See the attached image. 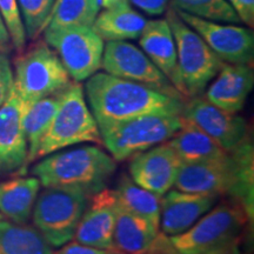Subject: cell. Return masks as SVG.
Instances as JSON below:
<instances>
[{"label": "cell", "mask_w": 254, "mask_h": 254, "mask_svg": "<svg viewBox=\"0 0 254 254\" xmlns=\"http://www.w3.org/2000/svg\"><path fill=\"white\" fill-rule=\"evenodd\" d=\"M117 201L120 207L131 213L146 219L154 226L159 227L160 222L161 196L142 189L131 179V177L124 176L114 190Z\"/></svg>", "instance_id": "d4e9b609"}, {"label": "cell", "mask_w": 254, "mask_h": 254, "mask_svg": "<svg viewBox=\"0 0 254 254\" xmlns=\"http://www.w3.org/2000/svg\"><path fill=\"white\" fill-rule=\"evenodd\" d=\"M45 40L75 81L86 80L101 67L104 40L92 27L45 28Z\"/></svg>", "instance_id": "30bf717a"}, {"label": "cell", "mask_w": 254, "mask_h": 254, "mask_svg": "<svg viewBox=\"0 0 254 254\" xmlns=\"http://www.w3.org/2000/svg\"><path fill=\"white\" fill-rule=\"evenodd\" d=\"M166 20L176 41L178 68L184 94L190 98L199 97L225 63L194 30L184 23L176 9H168Z\"/></svg>", "instance_id": "5b68a950"}, {"label": "cell", "mask_w": 254, "mask_h": 254, "mask_svg": "<svg viewBox=\"0 0 254 254\" xmlns=\"http://www.w3.org/2000/svg\"><path fill=\"white\" fill-rule=\"evenodd\" d=\"M247 219L239 202H224L209 209L190 230L168 239L179 254H232Z\"/></svg>", "instance_id": "277c9868"}, {"label": "cell", "mask_w": 254, "mask_h": 254, "mask_svg": "<svg viewBox=\"0 0 254 254\" xmlns=\"http://www.w3.org/2000/svg\"><path fill=\"white\" fill-rule=\"evenodd\" d=\"M1 219H2V215H1V213H0V220H1Z\"/></svg>", "instance_id": "ab89813d"}, {"label": "cell", "mask_w": 254, "mask_h": 254, "mask_svg": "<svg viewBox=\"0 0 254 254\" xmlns=\"http://www.w3.org/2000/svg\"><path fill=\"white\" fill-rule=\"evenodd\" d=\"M182 116L211 136L228 153L251 140L245 119L236 113L220 110L204 98H192L189 103L184 104Z\"/></svg>", "instance_id": "7c38bea8"}, {"label": "cell", "mask_w": 254, "mask_h": 254, "mask_svg": "<svg viewBox=\"0 0 254 254\" xmlns=\"http://www.w3.org/2000/svg\"><path fill=\"white\" fill-rule=\"evenodd\" d=\"M13 78L14 88L26 103L62 93L72 84L58 55L45 44L19 57Z\"/></svg>", "instance_id": "9c48e42d"}, {"label": "cell", "mask_w": 254, "mask_h": 254, "mask_svg": "<svg viewBox=\"0 0 254 254\" xmlns=\"http://www.w3.org/2000/svg\"><path fill=\"white\" fill-rule=\"evenodd\" d=\"M100 4L105 8L127 7L129 6V0H100Z\"/></svg>", "instance_id": "8d00e7d4"}, {"label": "cell", "mask_w": 254, "mask_h": 254, "mask_svg": "<svg viewBox=\"0 0 254 254\" xmlns=\"http://www.w3.org/2000/svg\"><path fill=\"white\" fill-rule=\"evenodd\" d=\"M146 19L140 13L127 7L106 8L95 18L92 28L103 40L118 41L136 39L144 30Z\"/></svg>", "instance_id": "603a6c76"}, {"label": "cell", "mask_w": 254, "mask_h": 254, "mask_svg": "<svg viewBox=\"0 0 254 254\" xmlns=\"http://www.w3.org/2000/svg\"><path fill=\"white\" fill-rule=\"evenodd\" d=\"M13 72L5 53L0 52V107L5 103L13 88Z\"/></svg>", "instance_id": "4dcf8cb0"}, {"label": "cell", "mask_w": 254, "mask_h": 254, "mask_svg": "<svg viewBox=\"0 0 254 254\" xmlns=\"http://www.w3.org/2000/svg\"><path fill=\"white\" fill-rule=\"evenodd\" d=\"M40 190L36 177L15 178L0 184V213L15 224H26Z\"/></svg>", "instance_id": "44dd1931"}, {"label": "cell", "mask_w": 254, "mask_h": 254, "mask_svg": "<svg viewBox=\"0 0 254 254\" xmlns=\"http://www.w3.org/2000/svg\"><path fill=\"white\" fill-rule=\"evenodd\" d=\"M150 254H179V253H177L176 251H174L172 245H171L168 237L161 232L160 236L158 238L157 243H155L153 250H152V252Z\"/></svg>", "instance_id": "e575fe53"}, {"label": "cell", "mask_w": 254, "mask_h": 254, "mask_svg": "<svg viewBox=\"0 0 254 254\" xmlns=\"http://www.w3.org/2000/svg\"><path fill=\"white\" fill-rule=\"evenodd\" d=\"M26 101L14 86L0 107V174L12 173L27 164L28 146L23 117Z\"/></svg>", "instance_id": "9a60e30c"}, {"label": "cell", "mask_w": 254, "mask_h": 254, "mask_svg": "<svg viewBox=\"0 0 254 254\" xmlns=\"http://www.w3.org/2000/svg\"><path fill=\"white\" fill-rule=\"evenodd\" d=\"M82 142L99 144L100 131L85 100L82 87L71 84L63 91L55 119L41 141L37 159Z\"/></svg>", "instance_id": "52a82bcc"}, {"label": "cell", "mask_w": 254, "mask_h": 254, "mask_svg": "<svg viewBox=\"0 0 254 254\" xmlns=\"http://www.w3.org/2000/svg\"><path fill=\"white\" fill-rule=\"evenodd\" d=\"M176 12L184 23L189 25L205 40V43L222 62L233 65L252 64L254 36L249 28L205 20L177 9Z\"/></svg>", "instance_id": "4fadbf2b"}, {"label": "cell", "mask_w": 254, "mask_h": 254, "mask_svg": "<svg viewBox=\"0 0 254 254\" xmlns=\"http://www.w3.org/2000/svg\"><path fill=\"white\" fill-rule=\"evenodd\" d=\"M100 8V0H56L46 28L92 27Z\"/></svg>", "instance_id": "4316f807"}, {"label": "cell", "mask_w": 254, "mask_h": 254, "mask_svg": "<svg viewBox=\"0 0 254 254\" xmlns=\"http://www.w3.org/2000/svg\"><path fill=\"white\" fill-rule=\"evenodd\" d=\"M206 92V99L228 113L243 110L247 97L253 90L254 73L250 65L226 64L215 75Z\"/></svg>", "instance_id": "ac0fdd59"}, {"label": "cell", "mask_w": 254, "mask_h": 254, "mask_svg": "<svg viewBox=\"0 0 254 254\" xmlns=\"http://www.w3.org/2000/svg\"><path fill=\"white\" fill-rule=\"evenodd\" d=\"M167 142L179 157L180 161L185 164L212 160L228 153L222 150L211 136L184 118L179 131Z\"/></svg>", "instance_id": "7402d4cb"}, {"label": "cell", "mask_w": 254, "mask_h": 254, "mask_svg": "<svg viewBox=\"0 0 254 254\" xmlns=\"http://www.w3.org/2000/svg\"><path fill=\"white\" fill-rule=\"evenodd\" d=\"M227 1L230 2L232 6H233L234 9H236V11H237L238 6H239V0H227Z\"/></svg>", "instance_id": "f35d334b"}, {"label": "cell", "mask_w": 254, "mask_h": 254, "mask_svg": "<svg viewBox=\"0 0 254 254\" xmlns=\"http://www.w3.org/2000/svg\"><path fill=\"white\" fill-rule=\"evenodd\" d=\"M139 44L145 55L183 95V85L178 68L176 41L166 19H153L146 21L144 30L139 37Z\"/></svg>", "instance_id": "d6986e66"}, {"label": "cell", "mask_w": 254, "mask_h": 254, "mask_svg": "<svg viewBox=\"0 0 254 254\" xmlns=\"http://www.w3.org/2000/svg\"><path fill=\"white\" fill-rule=\"evenodd\" d=\"M0 254H53L37 228L0 220Z\"/></svg>", "instance_id": "484cf974"}, {"label": "cell", "mask_w": 254, "mask_h": 254, "mask_svg": "<svg viewBox=\"0 0 254 254\" xmlns=\"http://www.w3.org/2000/svg\"><path fill=\"white\" fill-rule=\"evenodd\" d=\"M91 196L79 221L74 239L81 245L107 251L113 247L118 207L116 193L112 190L103 189Z\"/></svg>", "instance_id": "2e32d148"}, {"label": "cell", "mask_w": 254, "mask_h": 254, "mask_svg": "<svg viewBox=\"0 0 254 254\" xmlns=\"http://www.w3.org/2000/svg\"><path fill=\"white\" fill-rule=\"evenodd\" d=\"M180 165L179 157L166 141L133 155L129 174L142 189L163 196L174 186Z\"/></svg>", "instance_id": "5bb4252c"}, {"label": "cell", "mask_w": 254, "mask_h": 254, "mask_svg": "<svg viewBox=\"0 0 254 254\" xmlns=\"http://www.w3.org/2000/svg\"><path fill=\"white\" fill-rule=\"evenodd\" d=\"M172 8L217 23L238 24L240 18L227 0H171Z\"/></svg>", "instance_id": "83f0119b"}, {"label": "cell", "mask_w": 254, "mask_h": 254, "mask_svg": "<svg viewBox=\"0 0 254 254\" xmlns=\"http://www.w3.org/2000/svg\"><path fill=\"white\" fill-rule=\"evenodd\" d=\"M237 13L243 23L252 27L254 23V0H239Z\"/></svg>", "instance_id": "836d02e7"}, {"label": "cell", "mask_w": 254, "mask_h": 254, "mask_svg": "<svg viewBox=\"0 0 254 254\" xmlns=\"http://www.w3.org/2000/svg\"><path fill=\"white\" fill-rule=\"evenodd\" d=\"M116 167L111 155L98 146L86 145L46 155L32 173L44 187H74L92 195L105 189Z\"/></svg>", "instance_id": "3957f363"}, {"label": "cell", "mask_w": 254, "mask_h": 254, "mask_svg": "<svg viewBox=\"0 0 254 254\" xmlns=\"http://www.w3.org/2000/svg\"><path fill=\"white\" fill-rule=\"evenodd\" d=\"M86 95L98 127L114 125L153 113L182 114L184 100L138 82L94 73L86 82Z\"/></svg>", "instance_id": "6da1fadb"}, {"label": "cell", "mask_w": 254, "mask_h": 254, "mask_svg": "<svg viewBox=\"0 0 254 254\" xmlns=\"http://www.w3.org/2000/svg\"><path fill=\"white\" fill-rule=\"evenodd\" d=\"M161 232L152 222L118 205L113 247L127 254H150Z\"/></svg>", "instance_id": "ffe728a7"}, {"label": "cell", "mask_w": 254, "mask_h": 254, "mask_svg": "<svg viewBox=\"0 0 254 254\" xmlns=\"http://www.w3.org/2000/svg\"><path fill=\"white\" fill-rule=\"evenodd\" d=\"M105 254H127V253H124V252H122V251H119V250H117V249H114V247H112V249L107 250L106 253H105Z\"/></svg>", "instance_id": "74e56055"}, {"label": "cell", "mask_w": 254, "mask_h": 254, "mask_svg": "<svg viewBox=\"0 0 254 254\" xmlns=\"http://www.w3.org/2000/svg\"><path fill=\"white\" fill-rule=\"evenodd\" d=\"M253 176V145L250 140L221 158L182 163L174 186L183 192L231 195L252 219Z\"/></svg>", "instance_id": "7a4b0ae2"}, {"label": "cell", "mask_w": 254, "mask_h": 254, "mask_svg": "<svg viewBox=\"0 0 254 254\" xmlns=\"http://www.w3.org/2000/svg\"><path fill=\"white\" fill-rule=\"evenodd\" d=\"M11 45L12 43H11V38H9L7 27H6L4 19H2L1 14H0V52H2V51H7Z\"/></svg>", "instance_id": "d590c367"}, {"label": "cell", "mask_w": 254, "mask_h": 254, "mask_svg": "<svg viewBox=\"0 0 254 254\" xmlns=\"http://www.w3.org/2000/svg\"><path fill=\"white\" fill-rule=\"evenodd\" d=\"M142 11L150 15H160L166 11L170 0H129Z\"/></svg>", "instance_id": "1f68e13d"}, {"label": "cell", "mask_w": 254, "mask_h": 254, "mask_svg": "<svg viewBox=\"0 0 254 254\" xmlns=\"http://www.w3.org/2000/svg\"><path fill=\"white\" fill-rule=\"evenodd\" d=\"M101 67L114 77L138 82L166 94L183 98L166 75L145 55L144 51L125 40L107 41L104 46Z\"/></svg>", "instance_id": "8fae6325"}, {"label": "cell", "mask_w": 254, "mask_h": 254, "mask_svg": "<svg viewBox=\"0 0 254 254\" xmlns=\"http://www.w3.org/2000/svg\"><path fill=\"white\" fill-rule=\"evenodd\" d=\"M62 93L50 95V97L32 101V103H26L23 125L28 146L27 164L37 159L41 141L55 119Z\"/></svg>", "instance_id": "cb8c5ba5"}, {"label": "cell", "mask_w": 254, "mask_h": 254, "mask_svg": "<svg viewBox=\"0 0 254 254\" xmlns=\"http://www.w3.org/2000/svg\"><path fill=\"white\" fill-rule=\"evenodd\" d=\"M90 195L74 187H46L37 196L33 222L50 246L62 247L74 238Z\"/></svg>", "instance_id": "8992f818"}, {"label": "cell", "mask_w": 254, "mask_h": 254, "mask_svg": "<svg viewBox=\"0 0 254 254\" xmlns=\"http://www.w3.org/2000/svg\"><path fill=\"white\" fill-rule=\"evenodd\" d=\"M56 0H17L25 33L34 39L45 30Z\"/></svg>", "instance_id": "f1b7e54d"}, {"label": "cell", "mask_w": 254, "mask_h": 254, "mask_svg": "<svg viewBox=\"0 0 254 254\" xmlns=\"http://www.w3.org/2000/svg\"><path fill=\"white\" fill-rule=\"evenodd\" d=\"M182 114L153 113L114 125L99 127L101 142L116 161L170 140L182 127Z\"/></svg>", "instance_id": "ba28073f"}, {"label": "cell", "mask_w": 254, "mask_h": 254, "mask_svg": "<svg viewBox=\"0 0 254 254\" xmlns=\"http://www.w3.org/2000/svg\"><path fill=\"white\" fill-rule=\"evenodd\" d=\"M0 14L7 27L12 46L17 50H23L26 43V33L17 0H0Z\"/></svg>", "instance_id": "f546056e"}, {"label": "cell", "mask_w": 254, "mask_h": 254, "mask_svg": "<svg viewBox=\"0 0 254 254\" xmlns=\"http://www.w3.org/2000/svg\"><path fill=\"white\" fill-rule=\"evenodd\" d=\"M218 198L215 194L170 190L161 196L159 227L167 237L182 234L207 213Z\"/></svg>", "instance_id": "e0dca14e"}, {"label": "cell", "mask_w": 254, "mask_h": 254, "mask_svg": "<svg viewBox=\"0 0 254 254\" xmlns=\"http://www.w3.org/2000/svg\"><path fill=\"white\" fill-rule=\"evenodd\" d=\"M106 251L105 250H99V249H94V247H90V246H85L81 245L75 241V243H68L63 245L62 249H60L58 252L53 253V254H105Z\"/></svg>", "instance_id": "d6a6232c"}]
</instances>
